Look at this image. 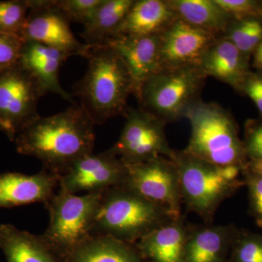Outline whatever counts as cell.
Here are the masks:
<instances>
[{
    "label": "cell",
    "instance_id": "obj_1",
    "mask_svg": "<svg viewBox=\"0 0 262 262\" xmlns=\"http://www.w3.org/2000/svg\"><path fill=\"white\" fill-rule=\"evenodd\" d=\"M95 124L81 106L74 103L65 111L39 117L15 136L19 154L42 162L43 169L56 174L76 160L94 152Z\"/></svg>",
    "mask_w": 262,
    "mask_h": 262
},
{
    "label": "cell",
    "instance_id": "obj_2",
    "mask_svg": "<svg viewBox=\"0 0 262 262\" xmlns=\"http://www.w3.org/2000/svg\"><path fill=\"white\" fill-rule=\"evenodd\" d=\"M84 58L88 61L87 71L72 89V95L80 100L82 110L95 125L126 114L133 82L122 56L115 48L105 44L90 47Z\"/></svg>",
    "mask_w": 262,
    "mask_h": 262
},
{
    "label": "cell",
    "instance_id": "obj_3",
    "mask_svg": "<svg viewBox=\"0 0 262 262\" xmlns=\"http://www.w3.org/2000/svg\"><path fill=\"white\" fill-rule=\"evenodd\" d=\"M173 220L176 218L161 206L125 186H117L103 192L91 235L110 236L135 244Z\"/></svg>",
    "mask_w": 262,
    "mask_h": 262
},
{
    "label": "cell",
    "instance_id": "obj_4",
    "mask_svg": "<svg viewBox=\"0 0 262 262\" xmlns=\"http://www.w3.org/2000/svg\"><path fill=\"white\" fill-rule=\"evenodd\" d=\"M179 175L183 204L207 224L220 205L239 187L241 167L219 166L176 150L173 158Z\"/></svg>",
    "mask_w": 262,
    "mask_h": 262
},
{
    "label": "cell",
    "instance_id": "obj_5",
    "mask_svg": "<svg viewBox=\"0 0 262 262\" xmlns=\"http://www.w3.org/2000/svg\"><path fill=\"white\" fill-rule=\"evenodd\" d=\"M206 79L198 66L160 69L141 85L136 97L139 108L165 124L187 118L201 100Z\"/></svg>",
    "mask_w": 262,
    "mask_h": 262
},
{
    "label": "cell",
    "instance_id": "obj_6",
    "mask_svg": "<svg viewBox=\"0 0 262 262\" xmlns=\"http://www.w3.org/2000/svg\"><path fill=\"white\" fill-rule=\"evenodd\" d=\"M191 136L184 151L219 166L241 167L246 151L233 117L218 103L201 101L188 113Z\"/></svg>",
    "mask_w": 262,
    "mask_h": 262
},
{
    "label": "cell",
    "instance_id": "obj_7",
    "mask_svg": "<svg viewBox=\"0 0 262 262\" xmlns=\"http://www.w3.org/2000/svg\"><path fill=\"white\" fill-rule=\"evenodd\" d=\"M103 193L77 195L58 189L45 204L50 222L42 235L65 258L91 235Z\"/></svg>",
    "mask_w": 262,
    "mask_h": 262
},
{
    "label": "cell",
    "instance_id": "obj_8",
    "mask_svg": "<svg viewBox=\"0 0 262 262\" xmlns=\"http://www.w3.org/2000/svg\"><path fill=\"white\" fill-rule=\"evenodd\" d=\"M125 122L118 140L110 150L127 165L144 163L159 157L173 158L172 149L161 120L141 108L127 110Z\"/></svg>",
    "mask_w": 262,
    "mask_h": 262
},
{
    "label": "cell",
    "instance_id": "obj_9",
    "mask_svg": "<svg viewBox=\"0 0 262 262\" xmlns=\"http://www.w3.org/2000/svg\"><path fill=\"white\" fill-rule=\"evenodd\" d=\"M45 95L40 84L18 63L0 73V117L9 130L10 141L40 117L37 104Z\"/></svg>",
    "mask_w": 262,
    "mask_h": 262
},
{
    "label": "cell",
    "instance_id": "obj_10",
    "mask_svg": "<svg viewBox=\"0 0 262 262\" xmlns=\"http://www.w3.org/2000/svg\"><path fill=\"white\" fill-rule=\"evenodd\" d=\"M122 185L161 206L174 218L182 216L179 175L173 162L169 158L159 157L127 165L126 178Z\"/></svg>",
    "mask_w": 262,
    "mask_h": 262
},
{
    "label": "cell",
    "instance_id": "obj_11",
    "mask_svg": "<svg viewBox=\"0 0 262 262\" xmlns=\"http://www.w3.org/2000/svg\"><path fill=\"white\" fill-rule=\"evenodd\" d=\"M127 164L111 150L85 155L72 164L58 177V189L72 194L103 192L122 185Z\"/></svg>",
    "mask_w": 262,
    "mask_h": 262
},
{
    "label": "cell",
    "instance_id": "obj_12",
    "mask_svg": "<svg viewBox=\"0 0 262 262\" xmlns=\"http://www.w3.org/2000/svg\"><path fill=\"white\" fill-rule=\"evenodd\" d=\"M28 16L21 36L24 41L42 43L72 56L85 57L90 46L74 35L70 20L54 0H28Z\"/></svg>",
    "mask_w": 262,
    "mask_h": 262
},
{
    "label": "cell",
    "instance_id": "obj_13",
    "mask_svg": "<svg viewBox=\"0 0 262 262\" xmlns=\"http://www.w3.org/2000/svg\"><path fill=\"white\" fill-rule=\"evenodd\" d=\"M220 37L177 18L160 34L161 69L200 67L203 55Z\"/></svg>",
    "mask_w": 262,
    "mask_h": 262
},
{
    "label": "cell",
    "instance_id": "obj_14",
    "mask_svg": "<svg viewBox=\"0 0 262 262\" xmlns=\"http://www.w3.org/2000/svg\"><path fill=\"white\" fill-rule=\"evenodd\" d=\"M58 187V176L45 169L34 175L17 172L0 173V208L36 203L46 204Z\"/></svg>",
    "mask_w": 262,
    "mask_h": 262
},
{
    "label": "cell",
    "instance_id": "obj_15",
    "mask_svg": "<svg viewBox=\"0 0 262 262\" xmlns=\"http://www.w3.org/2000/svg\"><path fill=\"white\" fill-rule=\"evenodd\" d=\"M106 44L118 52L128 67L136 97L144 81L161 69L160 35L118 36Z\"/></svg>",
    "mask_w": 262,
    "mask_h": 262
},
{
    "label": "cell",
    "instance_id": "obj_16",
    "mask_svg": "<svg viewBox=\"0 0 262 262\" xmlns=\"http://www.w3.org/2000/svg\"><path fill=\"white\" fill-rule=\"evenodd\" d=\"M71 56L61 50L27 40L24 41L18 63L38 81L45 94H58L72 102L73 95L63 89L58 77L61 66Z\"/></svg>",
    "mask_w": 262,
    "mask_h": 262
},
{
    "label": "cell",
    "instance_id": "obj_17",
    "mask_svg": "<svg viewBox=\"0 0 262 262\" xmlns=\"http://www.w3.org/2000/svg\"><path fill=\"white\" fill-rule=\"evenodd\" d=\"M189 226L184 218L160 226L134 244L144 258L152 262H184Z\"/></svg>",
    "mask_w": 262,
    "mask_h": 262
},
{
    "label": "cell",
    "instance_id": "obj_18",
    "mask_svg": "<svg viewBox=\"0 0 262 262\" xmlns=\"http://www.w3.org/2000/svg\"><path fill=\"white\" fill-rule=\"evenodd\" d=\"M200 67L207 77H213L235 89L242 90L249 75L246 56L223 37L208 48Z\"/></svg>",
    "mask_w": 262,
    "mask_h": 262
},
{
    "label": "cell",
    "instance_id": "obj_19",
    "mask_svg": "<svg viewBox=\"0 0 262 262\" xmlns=\"http://www.w3.org/2000/svg\"><path fill=\"white\" fill-rule=\"evenodd\" d=\"M177 18L167 0H135L113 37L160 35Z\"/></svg>",
    "mask_w": 262,
    "mask_h": 262
},
{
    "label": "cell",
    "instance_id": "obj_20",
    "mask_svg": "<svg viewBox=\"0 0 262 262\" xmlns=\"http://www.w3.org/2000/svg\"><path fill=\"white\" fill-rule=\"evenodd\" d=\"M0 248L8 262H66L42 234L20 230L10 224L0 225Z\"/></svg>",
    "mask_w": 262,
    "mask_h": 262
},
{
    "label": "cell",
    "instance_id": "obj_21",
    "mask_svg": "<svg viewBox=\"0 0 262 262\" xmlns=\"http://www.w3.org/2000/svg\"><path fill=\"white\" fill-rule=\"evenodd\" d=\"M234 237L235 232L230 225H190L184 262H221Z\"/></svg>",
    "mask_w": 262,
    "mask_h": 262
},
{
    "label": "cell",
    "instance_id": "obj_22",
    "mask_svg": "<svg viewBox=\"0 0 262 262\" xmlns=\"http://www.w3.org/2000/svg\"><path fill=\"white\" fill-rule=\"evenodd\" d=\"M66 262H146L135 245L110 236L91 235L71 251Z\"/></svg>",
    "mask_w": 262,
    "mask_h": 262
},
{
    "label": "cell",
    "instance_id": "obj_23",
    "mask_svg": "<svg viewBox=\"0 0 262 262\" xmlns=\"http://www.w3.org/2000/svg\"><path fill=\"white\" fill-rule=\"evenodd\" d=\"M178 18L184 21L223 37L232 18L215 0H167Z\"/></svg>",
    "mask_w": 262,
    "mask_h": 262
},
{
    "label": "cell",
    "instance_id": "obj_24",
    "mask_svg": "<svg viewBox=\"0 0 262 262\" xmlns=\"http://www.w3.org/2000/svg\"><path fill=\"white\" fill-rule=\"evenodd\" d=\"M134 2L103 0L80 33L84 44L90 47L106 44L123 21Z\"/></svg>",
    "mask_w": 262,
    "mask_h": 262
},
{
    "label": "cell",
    "instance_id": "obj_25",
    "mask_svg": "<svg viewBox=\"0 0 262 262\" xmlns=\"http://www.w3.org/2000/svg\"><path fill=\"white\" fill-rule=\"evenodd\" d=\"M224 38L232 43L246 56L258 48L262 41V24L258 18L233 21L229 25Z\"/></svg>",
    "mask_w": 262,
    "mask_h": 262
},
{
    "label": "cell",
    "instance_id": "obj_26",
    "mask_svg": "<svg viewBox=\"0 0 262 262\" xmlns=\"http://www.w3.org/2000/svg\"><path fill=\"white\" fill-rule=\"evenodd\" d=\"M29 10L28 0L0 1V32L21 38Z\"/></svg>",
    "mask_w": 262,
    "mask_h": 262
},
{
    "label": "cell",
    "instance_id": "obj_27",
    "mask_svg": "<svg viewBox=\"0 0 262 262\" xmlns=\"http://www.w3.org/2000/svg\"><path fill=\"white\" fill-rule=\"evenodd\" d=\"M103 0H54L70 21L85 25Z\"/></svg>",
    "mask_w": 262,
    "mask_h": 262
},
{
    "label": "cell",
    "instance_id": "obj_28",
    "mask_svg": "<svg viewBox=\"0 0 262 262\" xmlns=\"http://www.w3.org/2000/svg\"><path fill=\"white\" fill-rule=\"evenodd\" d=\"M221 8L236 21L261 16L262 8L251 0H215Z\"/></svg>",
    "mask_w": 262,
    "mask_h": 262
},
{
    "label": "cell",
    "instance_id": "obj_29",
    "mask_svg": "<svg viewBox=\"0 0 262 262\" xmlns=\"http://www.w3.org/2000/svg\"><path fill=\"white\" fill-rule=\"evenodd\" d=\"M23 43L21 38L0 32V73L18 63Z\"/></svg>",
    "mask_w": 262,
    "mask_h": 262
},
{
    "label": "cell",
    "instance_id": "obj_30",
    "mask_svg": "<svg viewBox=\"0 0 262 262\" xmlns=\"http://www.w3.org/2000/svg\"><path fill=\"white\" fill-rule=\"evenodd\" d=\"M236 241L237 262H262V239L256 236H244Z\"/></svg>",
    "mask_w": 262,
    "mask_h": 262
},
{
    "label": "cell",
    "instance_id": "obj_31",
    "mask_svg": "<svg viewBox=\"0 0 262 262\" xmlns=\"http://www.w3.org/2000/svg\"><path fill=\"white\" fill-rule=\"evenodd\" d=\"M244 148L252 160H262V124L249 130Z\"/></svg>",
    "mask_w": 262,
    "mask_h": 262
},
{
    "label": "cell",
    "instance_id": "obj_32",
    "mask_svg": "<svg viewBox=\"0 0 262 262\" xmlns=\"http://www.w3.org/2000/svg\"><path fill=\"white\" fill-rule=\"evenodd\" d=\"M248 179L253 211L256 218L262 223V178L253 174Z\"/></svg>",
    "mask_w": 262,
    "mask_h": 262
},
{
    "label": "cell",
    "instance_id": "obj_33",
    "mask_svg": "<svg viewBox=\"0 0 262 262\" xmlns=\"http://www.w3.org/2000/svg\"><path fill=\"white\" fill-rule=\"evenodd\" d=\"M242 91H244L246 94L251 98V99L257 106L260 113L262 114V96L261 95L258 94L252 88L246 85V84H244V87H243Z\"/></svg>",
    "mask_w": 262,
    "mask_h": 262
},
{
    "label": "cell",
    "instance_id": "obj_34",
    "mask_svg": "<svg viewBox=\"0 0 262 262\" xmlns=\"http://www.w3.org/2000/svg\"><path fill=\"white\" fill-rule=\"evenodd\" d=\"M244 84L252 88L258 94L262 96V78L256 76L248 75Z\"/></svg>",
    "mask_w": 262,
    "mask_h": 262
},
{
    "label": "cell",
    "instance_id": "obj_35",
    "mask_svg": "<svg viewBox=\"0 0 262 262\" xmlns=\"http://www.w3.org/2000/svg\"><path fill=\"white\" fill-rule=\"evenodd\" d=\"M255 62L258 68L262 70V41L256 48V53H255Z\"/></svg>",
    "mask_w": 262,
    "mask_h": 262
},
{
    "label": "cell",
    "instance_id": "obj_36",
    "mask_svg": "<svg viewBox=\"0 0 262 262\" xmlns=\"http://www.w3.org/2000/svg\"><path fill=\"white\" fill-rule=\"evenodd\" d=\"M0 131L2 132L5 133L6 134V136H9V130H8V127L5 125V122H3V119L0 117Z\"/></svg>",
    "mask_w": 262,
    "mask_h": 262
},
{
    "label": "cell",
    "instance_id": "obj_37",
    "mask_svg": "<svg viewBox=\"0 0 262 262\" xmlns=\"http://www.w3.org/2000/svg\"></svg>",
    "mask_w": 262,
    "mask_h": 262
}]
</instances>
